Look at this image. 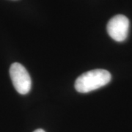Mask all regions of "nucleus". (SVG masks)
<instances>
[{"label":"nucleus","instance_id":"4","mask_svg":"<svg viewBox=\"0 0 132 132\" xmlns=\"http://www.w3.org/2000/svg\"><path fill=\"white\" fill-rule=\"evenodd\" d=\"M34 132H46L44 130H43V129H37V130H35Z\"/></svg>","mask_w":132,"mask_h":132},{"label":"nucleus","instance_id":"2","mask_svg":"<svg viewBox=\"0 0 132 132\" xmlns=\"http://www.w3.org/2000/svg\"><path fill=\"white\" fill-rule=\"evenodd\" d=\"M10 76L16 91L21 95H26L31 90L32 80L28 71L21 64L15 62L10 68Z\"/></svg>","mask_w":132,"mask_h":132},{"label":"nucleus","instance_id":"3","mask_svg":"<svg viewBox=\"0 0 132 132\" xmlns=\"http://www.w3.org/2000/svg\"><path fill=\"white\" fill-rule=\"evenodd\" d=\"M106 29L109 35L114 40L124 41L128 34L129 20L123 15H117L109 20Z\"/></svg>","mask_w":132,"mask_h":132},{"label":"nucleus","instance_id":"1","mask_svg":"<svg viewBox=\"0 0 132 132\" xmlns=\"http://www.w3.org/2000/svg\"><path fill=\"white\" fill-rule=\"evenodd\" d=\"M112 76L109 71L95 69L79 76L75 81V89L81 93H87L106 85Z\"/></svg>","mask_w":132,"mask_h":132}]
</instances>
